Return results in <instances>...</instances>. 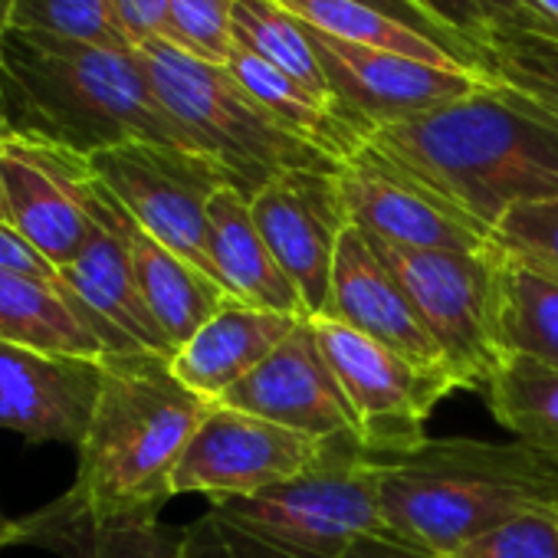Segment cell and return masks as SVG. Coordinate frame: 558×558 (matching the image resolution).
Wrapping results in <instances>:
<instances>
[{
    "label": "cell",
    "mask_w": 558,
    "mask_h": 558,
    "mask_svg": "<svg viewBox=\"0 0 558 558\" xmlns=\"http://www.w3.org/2000/svg\"><path fill=\"white\" fill-rule=\"evenodd\" d=\"M217 401L201 398L171 372V359L112 355L86 427L76 483L53 506L21 519L24 542L63 555L93 529L151 522L174 496V470Z\"/></svg>",
    "instance_id": "6da1fadb"
},
{
    "label": "cell",
    "mask_w": 558,
    "mask_h": 558,
    "mask_svg": "<svg viewBox=\"0 0 558 558\" xmlns=\"http://www.w3.org/2000/svg\"><path fill=\"white\" fill-rule=\"evenodd\" d=\"M368 145L489 233L515 204L558 194V122L502 86L385 125Z\"/></svg>",
    "instance_id": "7a4b0ae2"
},
{
    "label": "cell",
    "mask_w": 558,
    "mask_h": 558,
    "mask_svg": "<svg viewBox=\"0 0 558 558\" xmlns=\"http://www.w3.org/2000/svg\"><path fill=\"white\" fill-rule=\"evenodd\" d=\"M0 116L14 138L80 158L125 142L194 151L155 96L135 50L122 53L14 27L0 34Z\"/></svg>",
    "instance_id": "3957f363"
},
{
    "label": "cell",
    "mask_w": 558,
    "mask_h": 558,
    "mask_svg": "<svg viewBox=\"0 0 558 558\" xmlns=\"http://www.w3.org/2000/svg\"><path fill=\"white\" fill-rule=\"evenodd\" d=\"M375 496L388 532L450 555L519 515L558 509V460L525 444L427 440L375 460Z\"/></svg>",
    "instance_id": "277c9868"
},
{
    "label": "cell",
    "mask_w": 558,
    "mask_h": 558,
    "mask_svg": "<svg viewBox=\"0 0 558 558\" xmlns=\"http://www.w3.org/2000/svg\"><path fill=\"white\" fill-rule=\"evenodd\" d=\"M184 529V558H339L359 532L385 529L375 457L365 444L342 447L293 483L210 499Z\"/></svg>",
    "instance_id": "5b68a950"
},
{
    "label": "cell",
    "mask_w": 558,
    "mask_h": 558,
    "mask_svg": "<svg viewBox=\"0 0 558 558\" xmlns=\"http://www.w3.org/2000/svg\"><path fill=\"white\" fill-rule=\"evenodd\" d=\"M155 96L187 135L194 151L217 161L230 184L253 201L272 178L323 168L339 171L329 155L306 145L303 138L279 129L266 109L230 76L227 66L204 63L165 40H151L135 50Z\"/></svg>",
    "instance_id": "8992f818"
},
{
    "label": "cell",
    "mask_w": 558,
    "mask_h": 558,
    "mask_svg": "<svg viewBox=\"0 0 558 558\" xmlns=\"http://www.w3.org/2000/svg\"><path fill=\"white\" fill-rule=\"evenodd\" d=\"M368 243L411 296L421 323L444 355L453 385L489 391L496 372L506 362V349L499 339L502 250H401L375 236H368Z\"/></svg>",
    "instance_id": "52a82bcc"
},
{
    "label": "cell",
    "mask_w": 558,
    "mask_h": 558,
    "mask_svg": "<svg viewBox=\"0 0 558 558\" xmlns=\"http://www.w3.org/2000/svg\"><path fill=\"white\" fill-rule=\"evenodd\" d=\"M86 161L96 181L148 236L214 276L207 256V207L230 184L217 161L158 142H125Z\"/></svg>",
    "instance_id": "ba28073f"
},
{
    "label": "cell",
    "mask_w": 558,
    "mask_h": 558,
    "mask_svg": "<svg viewBox=\"0 0 558 558\" xmlns=\"http://www.w3.org/2000/svg\"><path fill=\"white\" fill-rule=\"evenodd\" d=\"M319 345L359 417L362 444L375 460H395L421 450L430 437L424 430L430 411L457 385L447 372H427L355 329L316 316Z\"/></svg>",
    "instance_id": "9c48e42d"
},
{
    "label": "cell",
    "mask_w": 558,
    "mask_h": 558,
    "mask_svg": "<svg viewBox=\"0 0 558 558\" xmlns=\"http://www.w3.org/2000/svg\"><path fill=\"white\" fill-rule=\"evenodd\" d=\"M362 440H316L293 427L217 404L191 437L171 489L210 499L253 496L319 470L332 453Z\"/></svg>",
    "instance_id": "30bf717a"
},
{
    "label": "cell",
    "mask_w": 558,
    "mask_h": 558,
    "mask_svg": "<svg viewBox=\"0 0 558 558\" xmlns=\"http://www.w3.org/2000/svg\"><path fill=\"white\" fill-rule=\"evenodd\" d=\"M303 27L323 63L336 102L372 135L385 125L460 102L483 86H496L470 70H440L388 50L336 40L310 24Z\"/></svg>",
    "instance_id": "8fae6325"
},
{
    "label": "cell",
    "mask_w": 558,
    "mask_h": 558,
    "mask_svg": "<svg viewBox=\"0 0 558 558\" xmlns=\"http://www.w3.org/2000/svg\"><path fill=\"white\" fill-rule=\"evenodd\" d=\"M250 210L266 246L296 283L310 319L323 316L332 287L336 250L352 223L339 171L300 168L279 174L250 201Z\"/></svg>",
    "instance_id": "7c38bea8"
},
{
    "label": "cell",
    "mask_w": 558,
    "mask_h": 558,
    "mask_svg": "<svg viewBox=\"0 0 558 558\" xmlns=\"http://www.w3.org/2000/svg\"><path fill=\"white\" fill-rule=\"evenodd\" d=\"M349 220L388 246L480 253L496 246L493 233L460 207L404 174L372 145L339 168Z\"/></svg>",
    "instance_id": "4fadbf2b"
},
{
    "label": "cell",
    "mask_w": 558,
    "mask_h": 558,
    "mask_svg": "<svg viewBox=\"0 0 558 558\" xmlns=\"http://www.w3.org/2000/svg\"><path fill=\"white\" fill-rule=\"evenodd\" d=\"M0 174L11 223L57 269L70 266L96 230L86 207L93 181L89 161L53 145L11 138L0 145Z\"/></svg>",
    "instance_id": "5bb4252c"
},
{
    "label": "cell",
    "mask_w": 558,
    "mask_h": 558,
    "mask_svg": "<svg viewBox=\"0 0 558 558\" xmlns=\"http://www.w3.org/2000/svg\"><path fill=\"white\" fill-rule=\"evenodd\" d=\"M220 404L316 440H362L359 417L319 345L313 319H303L256 372L220 398Z\"/></svg>",
    "instance_id": "9a60e30c"
},
{
    "label": "cell",
    "mask_w": 558,
    "mask_h": 558,
    "mask_svg": "<svg viewBox=\"0 0 558 558\" xmlns=\"http://www.w3.org/2000/svg\"><path fill=\"white\" fill-rule=\"evenodd\" d=\"M86 207L96 230L86 250L60 269L70 293L106 326L122 355H158L171 359L174 349L155 323L132 266V250L125 240V207L96 181H89Z\"/></svg>",
    "instance_id": "2e32d148"
},
{
    "label": "cell",
    "mask_w": 558,
    "mask_h": 558,
    "mask_svg": "<svg viewBox=\"0 0 558 558\" xmlns=\"http://www.w3.org/2000/svg\"><path fill=\"white\" fill-rule=\"evenodd\" d=\"M106 362L53 355L0 339V427L34 444L80 447Z\"/></svg>",
    "instance_id": "e0dca14e"
},
{
    "label": "cell",
    "mask_w": 558,
    "mask_h": 558,
    "mask_svg": "<svg viewBox=\"0 0 558 558\" xmlns=\"http://www.w3.org/2000/svg\"><path fill=\"white\" fill-rule=\"evenodd\" d=\"M323 316L355 329L359 336L385 345L417 368L447 372L444 355L421 323L411 296L355 223H349L339 240L329 303Z\"/></svg>",
    "instance_id": "ac0fdd59"
},
{
    "label": "cell",
    "mask_w": 558,
    "mask_h": 558,
    "mask_svg": "<svg viewBox=\"0 0 558 558\" xmlns=\"http://www.w3.org/2000/svg\"><path fill=\"white\" fill-rule=\"evenodd\" d=\"M303 319L287 313L253 310L227 300L174 355L171 372L181 385L207 401H217L256 372L279 345H283Z\"/></svg>",
    "instance_id": "d6986e66"
},
{
    "label": "cell",
    "mask_w": 558,
    "mask_h": 558,
    "mask_svg": "<svg viewBox=\"0 0 558 558\" xmlns=\"http://www.w3.org/2000/svg\"><path fill=\"white\" fill-rule=\"evenodd\" d=\"M207 256L214 279L230 293V300L253 310L310 319L296 283L266 246L250 201L230 184L220 187L207 207Z\"/></svg>",
    "instance_id": "ffe728a7"
},
{
    "label": "cell",
    "mask_w": 558,
    "mask_h": 558,
    "mask_svg": "<svg viewBox=\"0 0 558 558\" xmlns=\"http://www.w3.org/2000/svg\"><path fill=\"white\" fill-rule=\"evenodd\" d=\"M0 339L53 355L106 362L122 355L106 326L70 293L63 279L0 269Z\"/></svg>",
    "instance_id": "44dd1931"
},
{
    "label": "cell",
    "mask_w": 558,
    "mask_h": 558,
    "mask_svg": "<svg viewBox=\"0 0 558 558\" xmlns=\"http://www.w3.org/2000/svg\"><path fill=\"white\" fill-rule=\"evenodd\" d=\"M223 66L256 99V106L269 112V119L279 129H287L290 135L319 148L336 165H345L372 142V132L359 125L339 102L319 99L287 73H279L266 60L253 57L250 50L233 47Z\"/></svg>",
    "instance_id": "7402d4cb"
},
{
    "label": "cell",
    "mask_w": 558,
    "mask_h": 558,
    "mask_svg": "<svg viewBox=\"0 0 558 558\" xmlns=\"http://www.w3.org/2000/svg\"><path fill=\"white\" fill-rule=\"evenodd\" d=\"M125 240L132 250V266L138 290L161 326L165 339L178 352L227 300L230 293L210 272L187 263L155 236H148L125 210Z\"/></svg>",
    "instance_id": "603a6c76"
},
{
    "label": "cell",
    "mask_w": 558,
    "mask_h": 558,
    "mask_svg": "<svg viewBox=\"0 0 558 558\" xmlns=\"http://www.w3.org/2000/svg\"><path fill=\"white\" fill-rule=\"evenodd\" d=\"M499 339L509 355L558 368V269L506 253L499 259Z\"/></svg>",
    "instance_id": "cb8c5ba5"
},
{
    "label": "cell",
    "mask_w": 558,
    "mask_h": 558,
    "mask_svg": "<svg viewBox=\"0 0 558 558\" xmlns=\"http://www.w3.org/2000/svg\"><path fill=\"white\" fill-rule=\"evenodd\" d=\"M276 4L290 11L296 21H303L336 40H345L355 47H372V50H388V53L411 57V60H421V63H430L440 70H470L450 50H444L437 40H430L427 34L395 21L391 14H385L378 8L362 4V0H276ZM470 73H476V70H470Z\"/></svg>",
    "instance_id": "d4e9b609"
},
{
    "label": "cell",
    "mask_w": 558,
    "mask_h": 558,
    "mask_svg": "<svg viewBox=\"0 0 558 558\" xmlns=\"http://www.w3.org/2000/svg\"><path fill=\"white\" fill-rule=\"evenodd\" d=\"M230 37L233 47L250 50L253 57L266 60L279 73H287L319 99H332L329 80L323 73V63L306 37L303 21H296L290 11H283L276 0H233L230 14Z\"/></svg>",
    "instance_id": "484cf974"
},
{
    "label": "cell",
    "mask_w": 558,
    "mask_h": 558,
    "mask_svg": "<svg viewBox=\"0 0 558 558\" xmlns=\"http://www.w3.org/2000/svg\"><path fill=\"white\" fill-rule=\"evenodd\" d=\"M486 395L509 434L558 460V368L509 355Z\"/></svg>",
    "instance_id": "4316f807"
},
{
    "label": "cell",
    "mask_w": 558,
    "mask_h": 558,
    "mask_svg": "<svg viewBox=\"0 0 558 558\" xmlns=\"http://www.w3.org/2000/svg\"><path fill=\"white\" fill-rule=\"evenodd\" d=\"M493 83L558 122V40L532 31H499L486 44Z\"/></svg>",
    "instance_id": "83f0119b"
},
{
    "label": "cell",
    "mask_w": 558,
    "mask_h": 558,
    "mask_svg": "<svg viewBox=\"0 0 558 558\" xmlns=\"http://www.w3.org/2000/svg\"><path fill=\"white\" fill-rule=\"evenodd\" d=\"M11 27L122 53L135 50L119 21L116 0H14Z\"/></svg>",
    "instance_id": "f1b7e54d"
},
{
    "label": "cell",
    "mask_w": 558,
    "mask_h": 558,
    "mask_svg": "<svg viewBox=\"0 0 558 558\" xmlns=\"http://www.w3.org/2000/svg\"><path fill=\"white\" fill-rule=\"evenodd\" d=\"M184 525H165L151 519L93 529L66 551V558H184Z\"/></svg>",
    "instance_id": "f546056e"
},
{
    "label": "cell",
    "mask_w": 558,
    "mask_h": 558,
    "mask_svg": "<svg viewBox=\"0 0 558 558\" xmlns=\"http://www.w3.org/2000/svg\"><path fill=\"white\" fill-rule=\"evenodd\" d=\"M168 14H171V47L223 66L233 37H230V14H233V0H168Z\"/></svg>",
    "instance_id": "4dcf8cb0"
},
{
    "label": "cell",
    "mask_w": 558,
    "mask_h": 558,
    "mask_svg": "<svg viewBox=\"0 0 558 558\" xmlns=\"http://www.w3.org/2000/svg\"><path fill=\"white\" fill-rule=\"evenodd\" d=\"M444 558H558V509L519 515Z\"/></svg>",
    "instance_id": "1f68e13d"
},
{
    "label": "cell",
    "mask_w": 558,
    "mask_h": 558,
    "mask_svg": "<svg viewBox=\"0 0 558 558\" xmlns=\"http://www.w3.org/2000/svg\"><path fill=\"white\" fill-rule=\"evenodd\" d=\"M493 243L506 253L558 269V194L515 204L493 230Z\"/></svg>",
    "instance_id": "d6a6232c"
},
{
    "label": "cell",
    "mask_w": 558,
    "mask_h": 558,
    "mask_svg": "<svg viewBox=\"0 0 558 558\" xmlns=\"http://www.w3.org/2000/svg\"><path fill=\"white\" fill-rule=\"evenodd\" d=\"M414 4L440 27L447 31L476 63L480 70L493 80V63H489V31H486V21L480 14V4L476 0H414Z\"/></svg>",
    "instance_id": "836d02e7"
},
{
    "label": "cell",
    "mask_w": 558,
    "mask_h": 558,
    "mask_svg": "<svg viewBox=\"0 0 558 558\" xmlns=\"http://www.w3.org/2000/svg\"><path fill=\"white\" fill-rule=\"evenodd\" d=\"M116 11L135 50L151 40H171L168 0H116Z\"/></svg>",
    "instance_id": "e575fe53"
},
{
    "label": "cell",
    "mask_w": 558,
    "mask_h": 558,
    "mask_svg": "<svg viewBox=\"0 0 558 558\" xmlns=\"http://www.w3.org/2000/svg\"><path fill=\"white\" fill-rule=\"evenodd\" d=\"M0 269L34 276V279H50V283L60 279V269L44 253H37L14 223H0Z\"/></svg>",
    "instance_id": "d590c367"
},
{
    "label": "cell",
    "mask_w": 558,
    "mask_h": 558,
    "mask_svg": "<svg viewBox=\"0 0 558 558\" xmlns=\"http://www.w3.org/2000/svg\"><path fill=\"white\" fill-rule=\"evenodd\" d=\"M362 4L378 8V11L391 14L395 21H401V24H408V27H414V31L427 34V37H430V40H437L444 50H450L463 66H470V70H476V73H483V70H480V63H476V60H473V57H470V53H466V50H463V47L447 34V31H440V27H437V24H434V21H430V17L414 4V0H362ZM483 76H486V73H483ZM486 80H489V76H486Z\"/></svg>",
    "instance_id": "8d00e7d4"
},
{
    "label": "cell",
    "mask_w": 558,
    "mask_h": 558,
    "mask_svg": "<svg viewBox=\"0 0 558 558\" xmlns=\"http://www.w3.org/2000/svg\"><path fill=\"white\" fill-rule=\"evenodd\" d=\"M339 558H444L434 555L430 548H421L388 529H372V532H359Z\"/></svg>",
    "instance_id": "74e56055"
},
{
    "label": "cell",
    "mask_w": 558,
    "mask_h": 558,
    "mask_svg": "<svg viewBox=\"0 0 558 558\" xmlns=\"http://www.w3.org/2000/svg\"><path fill=\"white\" fill-rule=\"evenodd\" d=\"M476 4H480V14L486 21L489 37L499 31H532V34L545 37L542 21L522 4V0H476Z\"/></svg>",
    "instance_id": "f35d334b"
},
{
    "label": "cell",
    "mask_w": 558,
    "mask_h": 558,
    "mask_svg": "<svg viewBox=\"0 0 558 558\" xmlns=\"http://www.w3.org/2000/svg\"><path fill=\"white\" fill-rule=\"evenodd\" d=\"M522 4L542 21L545 37L558 40V0H522Z\"/></svg>",
    "instance_id": "ab89813d"
},
{
    "label": "cell",
    "mask_w": 558,
    "mask_h": 558,
    "mask_svg": "<svg viewBox=\"0 0 558 558\" xmlns=\"http://www.w3.org/2000/svg\"><path fill=\"white\" fill-rule=\"evenodd\" d=\"M14 542H24V535H21V522L0 512V548H8V545H14Z\"/></svg>",
    "instance_id": "60d3db41"
},
{
    "label": "cell",
    "mask_w": 558,
    "mask_h": 558,
    "mask_svg": "<svg viewBox=\"0 0 558 558\" xmlns=\"http://www.w3.org/2000/svg\"><path fill=\"white\" fill-rule=\"evenodd\" d=\"M11 11H14V0H0V34L11 31Z\"/></svg>",
    "instance_id": "b9f144b4"
},
{
    "label": "cell",
    "mask_w": 558,
    "mask_h": 558,
    "mask_svg": "<svg viewBox=\"0 0 558 558\" xmlns=\"http://www.w3.org/2000/svg\"><path fill=\"white\" fill-rule=\"evenodd\" d=\"M0 223H11V210H8V191H4V174H0Z\"/></svg>",
    "instance_id": "7bdbcfd3"
},
{
    "label": "cell",
    "mask_w": 558,
    "mask_h": 558,
    "mask_svg": "<svg viewBox=\"0 0 558 558\" xmlns=\"http://www.w3.org/2000/svg\"><path fill=\"white\" fill-rule=\"evenodd\" d=\"M11 138H14V132H11L8 119H4V116H0V145H4V142H11Z\"/></svg>",
    "instance_id": "ee69618b"
}]
</instances>
